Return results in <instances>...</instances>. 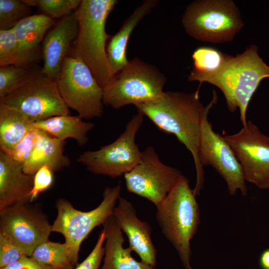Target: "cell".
<instances>
[{
	"label": "cell",
	"instance_id": "52a82bcc",
	"mask_svg": "<svg viewBox=\"0 0 269 269\" xmlns=\"http://www.w3.org/2000/svg\"><path fill=\"white\" fill-rule=\"evenodd\" d=\"M121 192L120 183L113 187H106L100 205L86 212L75 209L64 198L56 200L57 215L52 225V232L59 233L64 237L67 256L75 267L77 265L81 243L94 228L103 225L113 214Z\"/></svg>",
	"mask_w": 269,
	"mask_h": 269
},
{
	"label": "cell",
	"instance_id": "4dcf8cb0",
	"mask_svg": "<svg viewBox=\"0 0 269 269\" xmlns=\"http://www.w3.org/2000/svg\"><path fill=\"white\" fill-rule=\"evenodd\" d=\"M26 256L16 242L0 230V268L15 263Z\"/></svg>",
	"mask_w": 269,
	"mask_h": 269
},
{
	"label": "cell",
	"instance_id": "9c48e42d",
	"mask_svg": "<svg viewBox=\"0 0 269 269\" xmlns=\"http://www.w3.org/2000/svg\"><path fill=\"white\" fill-rule=\"evenodd\" d=\"M144 116L134 115L126 125L124 132L113 142L97 150L81 153L77 161L87 170L115 178L130 171L139 162L141 152L135 143L136 134L143 122Z\"/></svg>",
	"mask_w": 269,
	"mask_h": 269
},
{
	"label": "cell",
	"instance_id": "ba28073f",
	"mask_svg": "<svg viewBox=\"0 0 269 269\" xmlns=\"http://www.w3.org/2000/svg\"><path fill=\"white\" fill-rule=\"evenodd\" d=\"M56 80L60 94L69 109L75 111L82 119L102 116L103 88L82 60L66 56Z\"/></svg>",
	"mask_w": 269,
	"mask_h": 269
},
{
	"label": "cell",
	"instance_id": "3957f363",
	"mask_svg": "<svg viewBox=\"0 0 269 269\" xmlns=\"http://www.w3.org/2000/svg\"><path fill=\"white\" fill-rule=\"evenodd\" d=\"M118 2L117 0H82L75 11L78 32L70 56L82 60L103 89L114 76L107 55L108 41L112 36L106 32V23Z\"/></svg>",
	"mask_w": 269,
	"mask_h": 269
},
{
	"label": "cell",
	"instance_id": "83f0119b",
	"mask_svg": "<svg viewBox=\"0 0 269 269\" xmlns=\"http://www.w3.org/2000/svg\"><path fill=\"white\" fill-rule=\"evenodd\" d=\"M31 67L12 65L0 66V99L21 87L28 79Z\"/></svg>",
	"mask_w": 269,
	"mask_h": 269
},
{
	"label": "cell",
	"instance_id": "4fadbf2b",
	"mask_svg": "<svg viewBox=\"0 0 269 269\" xmlns=\"http://www.w3.org/2000/svg\"><path fill=\"white\" fill-rule=\"evenodd\" d=\"M223 137L240 162L246 181L269 189V136L248 121L238 133Z\"/></svg>",
	"mask_w": 269,
	"mask_h": 269
},
{
	"label": "cell",
	"instance_id": "e0dca14e",
	"mask_svg": "<svg viewBox=\"0 0 269 269\" xmlns=\"http://www.w3.org/2000/svg\"><path fill=\"white\" fill-rule=\"evenodd\" d=\"M33 176L24 172L22 164L0 150V211L17 203L30 202Z\"/></svg>",
	"mask_w": 269,
	"mask_h": 269
},
{
	"label": "cell",
	"instance_id": "e575fe53",
	"mask_svg": "<svg viewBox=\"0 0 269 269\" xmlns=\"http://www.w3.org/2000/svg\"><path fill=\"white\" fill-rule=\"evenodd\" d=\"M259 262L262 269H269V248L262 252L260 257Z\"/></svg>",
	"mask_w": 269,
	"mask_h": 269
},
{
	"label": "cell",
	"instance_id": "2e32d148",
	"mask_svg": "<svg viewBox=\"0 0 269 269\" xmlns=\"http://www.w3.org/2000/svg\"><path fill=\"white\" fill-rule=\"evenodd\" d=\"M77 32V21L74 11L62 18L45 35L41 46L43 66L41 70L44 74L56 79Z\"/></svg>",
	"mask_w": 269,
	"mask_h": 269
},
{
	"label": "cell",
	"instance_id": "8992f818",
	"mask_svg": "<svg viewBox=\"0 0 269 269\" xmlns=\"http://www.w3.org/2000/svg\"><path fill=\"white\" fill-rule=\"evenodd\" d=\"M166 78L155 66L134 58L103 89L104 105L135 106L161 96Z\"/></svg>",
	"mask_w": 269,
	"mask_h": 269
},
{
	"label": "cell",
	"instance_id": "7c38bea8",
	"mask_svg": "<svg viewBox=\"0 0 269 269\" xmlns=\"http://www.w3.org/2000/svg\"><path fill=\"white\" fill-rule=\"evenodd\" d=\"M183 174L163 163L154 148L147 146L138 163L124 175L127 190L157 206Z\"/></svg>",
	"mask_w": 269,
	"mask_h": 269
},
{
	"label": "cell",
	"instance_id": "d590c367",
	"mask_svg": "<svg viewBox=\"0 0 269 269\" xmlns=\"http://www.w3.org/2000/svg\"><path fill=\"white\" fill-rule=\"evenodd\" d=\"M0 269H4L3 268H0Z\"/></svg>",
	"mask_w": 269,
	"mask_h": 269
},
{
	"label": "cell",
	"instance_id": "4316f807",
	"mask_svg": "<svg viewBox=\"0 0 269 269\" xmlns=\"http://www.w3.org/2000/svg\"><path fill=\"white\" fill-rule=\"evenodd\" d=\"M31 7L23 0H0V30L12 29L20 21L31 15Z\"/></svg>",
	"mask_w": 269,
	"mask_h": 269
},
{
	"label": "cell",
	"instance_id": "d6a6232c",
	"mask_svg": "<svg viewBox=\"0 0 269 269\" xmlns=\"http://www.w3.org/2000/svg\"><path fill=\"white\" fill-rule=\"evenodd\" d=\"M105 240V233L103 230L99 234L96 244L91 252L74 269H99L104 256L105 249L103 244Z\"/></svg>",
	"mask_w": 269,
	"mask_h": 269
},
{
	"label": "cell",
	"instance_id": "d6986e66",
	"mask_svg": "<svg viewBox=\"0 0 269 269\" xmlns=\"http://www.w3.org/2000/svg\"><path fill=\"white\" fill-rule=\"evenodd\" d=\"M158 0H145L124 21L107 46L108 60L114 76L128 63L127 49L130 37L137 24L157 5Z\"/></svg>",
	"mask_w": 269,
	"mask_h": 269
},
{
	"label": "cell",
	"instance_id": "7402d4cb",
	"mask_svg": "<svg viewBox=\"0 0 269 269\" xmlns=\"http://www.w3.org/2000/svg\"><path fill=\"white\" fill-rule=\"evenodd\" d=\"M34 123L18 110L0 103V150L8 154L35 128Z\"/></svg>",
	"mask_w": 269,
	"mask_h": 269
},
{
	"label": "cell",
	"instance_id": "836d02e7",
	"mask_svg": "<svg viewBox=\"0 0 269 269\" xmlns=\"http://www.w3.org/2000/svg\"><path fill=\"white\" fill-rule=\"evenodd\" d=\"M3 268L4 269H57L51 266L41 264L31 257L26 256Z\"/></svg>",
	"mask_w": 269,
	"mask_h": 269
},
{
	"label": "cell",
	"instance_id": "484cf974",
	"mask_svg": "<svg viewBox=\"0 0 269 269\" xmlns=\"http://www.w3.org/2000/svg\"><path fill=\"white\" fill-rule=\"evenodd\" d=\"M226 54L212 47L197 48L192 55L193 67L190 73H211L216 71L223 64Z\"/></svg>",
	"mask_w": 269,
	"mask_h": 269
},
{
	"label": "cell",
	"instance_id": "f1b7e54d",
	"mask_svg": "<svg viewBox=\"0 0 269 269\" xmlns=\"http://www.w3.org/2000/svg\"><path fill=\"white\" fill-rule=\"evenodd\" d=\"M30 6L37 7L43 14L51 18H63L75 11L80 0H22Z\"/></svg>",
	"mask_w": 269,
	"mask_h": 269
},
{
	"label": "cell",
	"instance_id": "cb8c5ba5",
	"mask_svg": "<svg viewBox=\"0 0 269 269\" xmlns=\"http://www.w3.org/2000/svg\"><path fill=\"white\" fill-rule=\"evenodd\" d=\"M41 57V51H29L19 44L13 29L0 30V66L12 65L29 68Z\"/></svg>",
	"mask_w": 269,
	"mask_h": 269
},
{
	"label": "cell",
	"instance_id": "30bf717a",
	"mask_svg": "<svg viewBox=\"0 0 269 269\" xmlns=\"http://www.w3.org/2000/svg\"><path fill=\"white\" fill-rule=\"evenodd\" d=\"M35 122L60 115H70L59 91L56 80L40 70L31 69L26 81L18 89L0 99Z\"/></svg>",
	"mask_w": 269,
	"mask_h": 269
},
{
	"label": "cell",
	"instance_id": "f546056e",
	"mask_svg": "<svg viewBox=\"0 0 269 269\" xmlns=\"http://www.w3.org/2000/svg\"><path fill=\"white\" fill-rule=\"evenodd\" d=\"M45 132L34 128L8 153L13 160L23 164L28 158Z\"/></svg>",
	"mask_w": 269,
	"mask_h": 269
},
{
	"label": "cell",
	"instance_id": "277c9868",
	"mask_svg": "<svg viewBox=\"0 0 269 269\" xmlns=\"http://www.w3.org/2000/svg\"><path fill=\"white\" fill-rule=\"evenodd\" d=\"M188 179L182 175L156 206V220L165 238L176 250L186 269H192L190 241L200 224V210Z\"/></svg>",
	"mask_w": 269,
	"mask_h": 269
},
{
	"label": "cell",
	"instance_id": "ac0fdd59",
	"mask_svg": "<svg viewBox=\"0 0 269 269\" xmlns=\"http://www.w3.org/2000/svg\"><path fill=\"white\" fill-rule=\"evenodd\" d=\"M106 243L104 263L100 269H155L154 267L136 261L132 256L133 251L125 248L122 231L113 215L103 224Z\"/></svg>",
	"mask_w": 269,
	"mask_h": 269
},
{
	"label": "cell",
	"instance_id": "d4e9b609",
	"mask_svg": "<svg viewBox=\"0 0 269 269\" xmlns=\"http://www.w3.org/2000/svg\"><path fill=\"white\" fill-rule=\"evenodd\" d=\"M31 257L39 263L57 269H74L67 256L64 243L49 240L39 245Z\"/></svg>",
	"mask_w": 269,
	"mask_h": 269
},
{
	"label": "cell",
	"instance_id": "603a6c76",
	"mask_svg": "<svg viewBox=\"0 0 269 269\" xmlns=\"http://www.w3.org/2000/svg\"><path fill=\"white\" fill-rule=\"evenodd\" d=\"M54 22V19L43 13L31 15L18 22L12 29L22 47L31 51H41L40 44Z\"/></svg>",
	"mask_w": 269,
	"mask_h": 269
},
{
	"label": "cell",
	"instance_id": "7a4b0ae2",
	"mask_svg": "<svg viewBox=\"0 0 269 269\" xmlns=\"http://www.w3.org/2000/svg\"><path fill=\"white\" fill-rule=\"evenodd\" d=\"M269 78V66L259 56L256 45H250L235 56L226 54L221 67L211 73L192 74L189 81H198L200 88L204 82L218 87L223 93L228 110L239 109L243 126L247 122V111L252 97L261 81Z\"/></svg>",
	"mask_w": 269,
	"mask_h": 269
},
{
	"label": "cell",
	"instance_id": "5bb4252c",
	"mask_svg": "<svg viewBox=\"0 0 269 269\" xmlns=\"http://www.w3.org/2000/svg\"><path fill=\"white\" fill-rule=\"evenodd\" d=\"M0 230L13 238L26 256L31 257L39 245L49 240L52 225L41 211L28 202H19L0 211Z\"/></svg>",
	"mask_w": 269,
	"mask_h": 269
},
{
	"label": "cell",
	"instance_id": "8fae6325",
	"mask_svg": "<svg viewBox=\"0 0 269 269\" xmlns=\"http://www.w3.org/2000/svg\"><path fill=\"white\" fill-rule=\"evenodd\" d=\"M213 98L207 105L202 115L199 130V156L202 166L211 165L226 181L229 194H236L240 190L247 194V187L242 166L232 148L223 136L215 132L208 116L211 108L217 103L215 90Z\"/></svg>",
	"mask_w": 269,
	"mask_h": 269
},
{
	"label": "cell",
	"instance_id": "ffe728a7",
	"mask_svg": "<svg viewBox=\"0 0 269 269\" xmlns=\"http://www.w3.org/2000/svg\"><path fill=\"white\" fill-rule=\"evenodd\" d=\"M65 144V141L45 132L28 158L22 164L24 172L34 175L44 166L50 167L54 172L69 166L71 160L64 153Z\"/></svg>",
	"mask_w": 269,
	"mask_h": 269
},
{
	"label": "cell",
	"instance_id": "44dd1931",
	"mask_svg": "<svg viewBox=\"0 0 269 269\" xmlns=\"http://www.w3.org/2000/svg\"><path fill=\"white\" fill-rule=\"evenodd\" d=\"M34 127L63 141L74 139L78 146H83L88 141V133L95 124L86 122L79 116L70 115L52 117L34 123Z\"/></svg>",
	"mask_w": 269,
	"mask_h": 269
},
{
	"label": "cell",
	"instance_id": "1f68e13d",
	"mask_svg": "<svg viewBox=\"0 0 269 269\" xmlns=\"http://www.w3.org/2000/svg\"><path fill=\"white\" fill-rule=\"evenodd\" d=\"M53 172L50 167L44 166L34 174L30 202L33 201L39 194L50 188L53 182Z\"/></svg>",
	"mask_w": 269,
	"mask_h": 269
},
{
	"label": "cell",
	"instance_id": "6da1fadb",
	"mask_svg": "<svg viewBox=\"0 0 269 269\" xmlns=\"http://www.w3.org/2000/svg\"><path fill=\"white\" fill-rule=\"evenodd\" d=\"M199 89L193 93L164 92L152 100L135 106L160 131L172 134L190 152L196 172L193 192L199 195L203 187L204 171L199 156L200 124L207 105L199 98Z\"/></svg>",
	"mask_w": 269,
	"mask_h": 269
},
{
	"label": "cell",
	"instance_id": "9a60e30c",
	"mask_svg": "<svg viewBox=\"0 0 269 269\" xmlns=\"http://www.w3.org/2000/svg\"><path fill=\"white\" fill-rule=\"evenodd\" d=\"M118 201L113 215L122 232L128 237L129 247L138 255L141 262L155 267L157 250L151 240L150 226L138 219L135 209L128 200L120 196Z\"/></svg>",
	"mask_w": 269,
	"mask_h": 269
},
{
	"label": "cell",
	"instance_id": "5b68a950",
	"mask_svg": "<svg viewBox=\"0 0 269 269\" xmlns=\"http://www.w3.org/2000/svg\"><path fill=\"white\" fill-rule=\"evenodd\" d=\"M186 33L203 42L231 41L244 26L240 10L231 0H197L190 2L182 17Z\"/></svg>",
	"mask_w": 269,
	"mask_h": 269
}]
</instances>
